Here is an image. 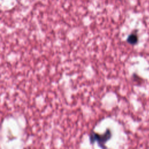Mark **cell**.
Returning a JSON list of instances; mask_svg holds the SVG:
<instances>
[{
    "label": "cell",
    "mask_w": 149,
    "mask_h": 149,
    "mask_svg": "<svg viewBox=\"0 0 149 149\" xmlns=\"http://www.w3.org/2000/svg\"><path fill=\"white\" fill-rule=\"evenodd\" d=\"M126 41L129 44L131 45H134L137 44L138 41V37L136 34L132 33L128 36Z\"/></svg>",
    "instance_id": "cell-2"
},
{
    "label": "cell",
    "mask_w": 149,
    "mask_h": 149,
    "mask_svg": "<svg viewBox=\"0 0 149 149\" xmlns=\"http://www.w3.org/2000/svg\"><path fill=\"white\" fill-rule=\"evenodd\" d=\"M111 132L108 129L106 131V132L102 135H100L98 134H96L94 133H92V134L90 136V141L92 143L97 140L98 142L99 145L101 147H104V144L111 138Z\"/></svg>",
    "instance_id": "cell-1"
}]
</instances>
